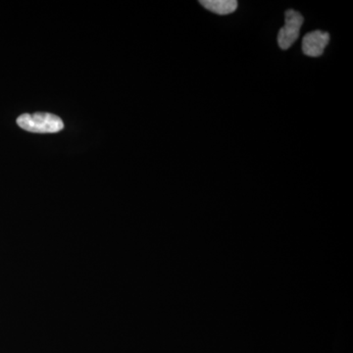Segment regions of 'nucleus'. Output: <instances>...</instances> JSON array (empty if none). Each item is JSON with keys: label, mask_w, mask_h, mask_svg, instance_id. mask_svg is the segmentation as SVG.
<instances>
[{"label": "nucleus", "mask_w": 353, "mask_h": 353, "mask_svg": "<svg viewBox=\"0 0 353 353\" xmlns=\"http://www.w3.org/2000/svg\"><path fill=\"white\" fill-rule=\"evenodd\" d=\"M17 124L25 131L38 134H53L64 128L61 118L51 113L22 114L17 119Z\"/></svg>", "instance_id": "obj_1"}, {"label": "nucleus", "mask_w": 353, "mask_h": 353, "mask_svg": "<svg viewBox=\"0 0 353 353\" xmlns=\"http://www.w3.org/2000/svg\"><path fill=\"white\" fill-rule=\"evenodd\" d=\"M303 24V17L301 13L292 9L285 11V25L278 34L279 46L283 50H289L290 46L296 43Z\"/></svg>", "instance_id": "obj_2"}, {"label": "nucleus", "mask_w": 353, "mask_h": 353, "mask_svg": "<svg viewBox=\"0 0 353 353\" xmlns=\"http://www.w3.org/2000/svg\"><path fill=\"white\" fill-rule=\"evenodd\" d=\"M329 41L328 32L318 30V31L308 32L303 37L301 48H303V53L306 57H319L324 53Z\"/></svg>", "instance_id": "obj_3"}, {"label": "nucleus", "mask_w": 353, "mask_h": 353, "mask_svg": "<svg viewBox=\"0 0 353 353\" xmlns=\"http://www.w3.org/2000/svg\"><path fill=\"white\" fill-rule=\"evenodd\" d=\"M201 4L210 12L218 15H229L238 8L236 0H201Z\"/></svg>", "instance_id": "obj_4"}]
</instances>
